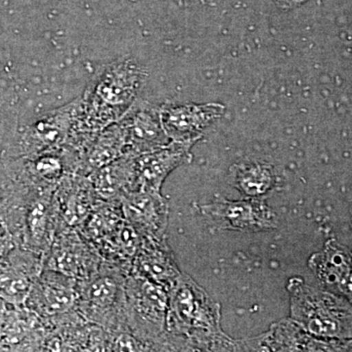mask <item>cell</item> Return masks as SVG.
<instances>
[{
  "label": "cell",
  "instance_id": "obj_1",
  "mask_svg": "<svg viewBox=\"0 0 352 352\" xmlns=\"http://www.w3.org/2000/svg\"><path fill=\"white\" fill-rule=\"evenodd\" d=\"M147 72L132 57L102 67L76 98L69 145L82 151L97 134L119 122L139 98Z\"/></svg>",
  "mask_w": 352,
  "mask_h": 352
},
{
  "label": "cell",
  "instance_id": "obj_2",
  "mask_svg": "<svg viewBox=\"0 0 352 352\" xmlns=\"http://www.w3.org/2000/svg\"><path fill=\"white\" fill-rule=\"evenodd\" d=\"M164 351H241L220 326V305L182 273L168 291Z\"/></svg>",
  "mask_w": 352,
  "mask_h": 352
},
{
  "label": "cell",
  "instance_id": "obj_3",
  "mask_svg": "<svg viewBox=\"0 0 352 352\" xmlns=\"http://www.w3.org/2000/svg\"><path fill=\"white\" fill-rule=\"evenodd\" d=\"M291 319L310 335L333 342L352 340V303L346 298L315 288L293 277L287 285Z\"/></svg>",
  "mask_w": 352,
  "mask_h": 352
},
{
  "label": "cell",
  "instance_id": "obj_4",
  "mask_svg": "<svg viewBox=\"0 0 352 352\" xmlns=\"http://www.w3.org/2000/svg\"><path fill=\"white\" fill-rule=\"evenodd\" d=\"M126 271L104 261L100 270L82 283L76 305L78 314L109 333L129 330L126 314Z\"/></svg>",
  "mask_w": 352,
  "mask_h": 352
},
{
  "label": "cell",
  "instance_id": "obj_5",
  "mask_svg": "<svg viewBox=\"0 0 352 352\" xmlns=\"http://www.w3.org/2000/svg\"><path fill=\"white\" fill-rule=\"evenodd\" d=\"M168 291L162 285L135 274L126 282V325L147 351H164Z\"/></svg>",
  "mask_w": 352,
  "mask_h": 352
},
{
  "label": "cell",
  "instance_id": "obj_6",
  "mask_svg": "<svg viewBox=\"0 0 352 352\" xmlns=\"http://www.w3.org/2000/svg\"><path fill=\"white\" fill-rule=\"evenodd\" d=\"M76 102L74 99L61 107L39 113L25 124L20 122L12 144L2 157H31L63 147L68 141Z\"/></svg>",
  "mask_w": 352,
  "mask_h": 352
},
{
  "label": "cell",
  "instance_id": "obj_7",
  "mask_svg": "<svg viewBox=\"0 0 352 352\" xmlns=\"http://www.w3.org/2000/svg\"><path fill=\"white\" fill-rule=\"evenodd\" d=\"M104 261L78 229L67 228L55 235L44 256V268L57 271L80 282L94 276Z\"/></svg>",
  "mask_w": 352,
  "mask_h": 352
},
{
  "label": "cell",
  "instance_id": "obj_8",
  "mask_svg": "<svg viewBox=\"0 0 352 352\" xmlns=\"http://www.w3.org/2000/svg\"><path fill=\"white\" fill-rule=\"evenodd\" d=\"M201 214L217 228L234 231H261L278 226L277 215L264 200L243 199L228 201L217 199L199 206Z\"/></svg>",
  "mask_w": 352,
  "mask_h": 352
},
{
  "label": "cell",
  "instance_id": "obj_9",
  "mask_svg": "<svg viewBox=\"0 0 352 352\" xmlns=\"http://www.w3.org/2000/svg\"><path fill=\"white\" fill-rule=\"evenodd\" d=\"M242 351H352L351 342L318 339L303 330L293 319L273 324L267 333L249 340H241Z\"/></svg>",
  "mask_w": 352,
  "mask_h": 352
},
{
  "label": "cell",
  "instance_id": "obj_10",
  "mask_svg": "<svg viewBox=\"0 0 352 352\" xmlns=\"http://www.w3.org/2000/svg\"><path fill=\"white\" fill-rule=\"evenodd\" d=\"M164 131L171 141L196 143L204 131L226 112L220 103L166 104L159 106Z\"/></svg>",
  "mask_w": 352,
  "mask_h": 352
},
{
  "label": "cell",
  "instance_id": "obj_11",
  "mask_svg": "<svg viewBox=\"0 0 352 352\" xmlns=\"http://www.w3.org/2000/svg\"><path fill=\"white\" fill-rule=\"evenodd\" d=\"M126 136L124 155L139 156L168 144L170 139L164 131L159 106L138 98L119 120Z\"/></svg>",
  "mask_w": 352,
  "mask_h": 352
},
{
  "label": "cell",
  "instance_id": "obj_12",
  "mask_svg": "<svg viewBox=\"0 0 352 352\" xmlns=\"http://www.w3.org/2000/svg\"><path fill=\"white\" fill-rule=\"evenodd\" d=\"M54 210L58 232L63 229H80L101 200L87 175L72 173L65 176L54 191Z\"/></svg>",
  "mask_w": 352,
  "mask_h": 352
},
{
  "label": "cell",
  "instance_id": "obj_13",
  "mask_svg": "<svg viewBox=\"0 0 352 352\" xmlns=\"http://www.w3.org/2000/svg\"><path fill=\"white\" fill-rule=\"evenodd\" d=\"M194 145L195 143L170 141L163 147L136 156L133 190L162 193L166 177L178 166L192 161Z\"/></svg>",
  "mask_w": 352,
  "mask_h": 352
},
{
  "label": "cell",
  "instance_id": "obj_14",
  "mask_svg": "<svg viewBox=\"0 0 352 352\" xmlns=\"http://www.w3.org/2000/svg\"><path fill=\"white\" fill-rule=\"evenodd\" d=\"M120 201L124 219L141 237H166L170 207L162 193L131 190L122 194Z\"/></svg>",
  "mask_w": 352,
  "mask_h": 352
},
{
  "label": "cell",
  "instance_id": "obj_15",
  "mask_svg": "<svg viewBox=\"0 0 352 352\" xmlns=\"http://www.w3.org/2000/svg\"><path fill=\"white\" fill-rule=\"evenodd\" d=\"M82 283L57 271L43 268L31 292L38 314L51 323L76 310Z\"/></svg>",
  "mask_w": 352,
  "mask_h": 352
},
{
  "label": "cell",
  "instance_id": "obj_16",
  "mask_svg": "<svg viewBox=\"0 0 352 352\" xmlns=\"http://www.w3.org/2000/svg\"><path fill=\"white\" fill-rule=\"evenodd\" d=\"M308 266L324 289L346 298L352 303L351 250L337 241H328L320 252L310 256Z\"/></svg>",
  "mask_w": 352,
  "mask_h": 352
},
{
  "label": "cell",
  "instance_id": "obj_17",
  "mask_svg": "<svg viewBox=\"0 0 352 352\" xmlns=\"http://www.w3.org/2000/svg\"><path fill=\"white\" fill-rule=\"evenodd\" d=\"M129 274L151 280L170 291L182 272L176 264L166 237L161 239L142 237Z\"/></svg>",
  "mask_w": 352,
  "mask_h": 352
},
{
  "label": "cell",
  "instance_id": "obj_18",
  "mask_svg": "<svg viewBox=\"0 0 352 352\" xmlns=\"http://www.w3.org/2000/svg\"><path fill=\"white\" fill-rule=\"evenodd\" d=\"M135 157L124 155L112 163L92 171L88 178L101 201H120V197L133 190L135 182Z\"/></svg>",
  "mask_w": 352,
  "mask_h": 352
},
{
  "label": "cell",
  "instance_id": "obj_19",
  "mask_svg": "<svg viewBox=\"0 0 352 352\" xmlns=\"http://www.w3.org/2000/svg\"><path fill=\"white\" fill-rule=\"evenodd\" d=\"M126 153V136L119 122L99 132L80 153V175H89L92 171L112 163Z\"/></svg>",
  "mask_w": 352,
  "mask_h": 352
},
{
  "label": "cell",
  "instance_id": "obj_20",
  "mask_svg": "<svg viewBox=\"0 0 352 352\" xmlns=\"http://www.w3.org/2000/svg\"><path fill=\"white\" fill-rule=\"evenodd\" d=\"M230 176L234 186L244 199L264 200L278 185L272 166L258 162L244 161L233 164Z\"/></svg>",
  "mask_w": 352,
  "mask_h": 352
},
{
  "label": "cell",
  "instance_id": "obj_21",
  "mask_svg": "<svg viewBox=\"0 0 352 352\" xmlns=\"http://www.w3.org/2000/svg\"><path fill=\"white\" fill-rule=\"evenodd\" d=\"M19 122L17 94L10 82L0 74V157L12 144Z\"/></svg>",
  "mask_w": 352,
  "mask_h": 352
},
{
  "label": "cell",
  "instance_id": "obj_22",
  "mask_svg": "<svg viewBox=\"0 0 352 352\" xmlns=\"http://www.w3.org/2000/svg\"><path fill=\"white\" fill-rule=\"evenodd\" d=\"M34 280L32 275L10 270L0 273V298L14 307H22L31 295Z\"/></svg>",
  "mask_w": 352,
  "mask_h": 352
},
{
  "label": "cell",
  "instance_id": "obj_23",
  "mask_svg": "<svg viewBox=\"0 0 352 352\" xmlns=\"http://www.w3.org/2000/svg\"><path fill=\"white\" fill-rule=\"evenodd\" d=\"M282 9H293L305 3L307 0H273Z\"/></svg>",
  "mask_w": 352,
  "mask_h": 352
},
{
  "label": "cell",
  "instance_id": "obj_24",
  "mask_svg": "<svg viewBox=\"0 0 352 352\" xmlns=\"http://www.w3.org/2000/svg\"><path fill=\"white\" fill-rule=\"evenodd\" d=\"M4 250H6V247H4L3 244L0 243V258H1L2 254H4Z\"/></svg>",
  "mask_w": 352,
  "mask_h": 352
}]
</instances>
